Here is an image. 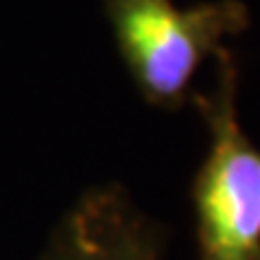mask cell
Instances as JSON below:
<instances>
[{
  "mask_svg": "<svg viewBox=\"0 0 260 260\" xmlns=\"http://www.w3.org/2000/svg\"><path fill=\"white\" fill-rule=\"evenodd\" d=\"M210 94H193L210 147L190 188L198 260H260V147L239 118V68L224 48Z\"/></svg>",
  "mask_w": 260,
  "mask_h": 260,
  "instance_id": "obj_1",
  "label": "cell"
},
{
  "mask_svg": "<svg viewBox=\"0 0 260 260\" xmlns=\"http://www.w3.org/2000/svg\"><path fill=\"white\" fill-rule=\"evenodd\" d=\"M130 80L142 99L178 111L193 96V77L224 41L248 29L251 12L241 0H207L178 8L174 0H104Z\"/></svg>",
  "mask_w": 260,
  "mask_h": 260,
  "instance_id": "obj_2",
  "label": "cell"
},
{
  "mask_svg": "<svg viewBox=\"0 0 260 260\" xmlns=\"http://www.w3.org/2000/svg\"><path fill=\"white\" fill-rule=\"evenodd\" d=\"M167 229L125 186L84 190L58 219L39 260H164Z\"/></svg>",
  "mask_w": 260,
  "mask_h": 260,
  "instance_id": "obj_3",
  "label": "cell"
}]
</instances>
